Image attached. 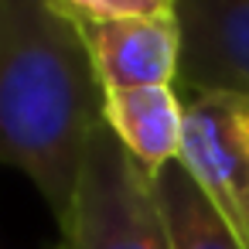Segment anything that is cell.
<instances>
[{
	"label": "cell",
	"instance_id": "277c9868",
	"mask_svg": "<svg viewBox=\"0 0 249 249\" xmlns=\"http://www.w3.org/2000/svg\"><path fill=\"white\" fill-rule=\"evenodd\" d=\"M178 92L249 96V0H178Z\"/></svg>",
	"mask_w": 249,
	"mask_h": 249
},
{
	"label": "cell",
	"instance_id": "52a82bcc",
	"mask_svg": "<svg viewBox=\"0 0 249 249\" xmlns=\"http://www.w3.org/2000/svg\"><path fill=\"white\" fill-rule=\"evenodd\" d=\"M154 188L174 249H242L208 198L198 191L191 174L181 167V160L154 174Z\"/></svg>",
	"mask_w": 249,
	"mask_h": 249
},
{
	"label": "cell",
	"instance_id": "6da1fadb",
	"mask_svg": "<svg viewBox=\"0 0 249 249\" xmlns=\"http://www.w3.org/2000/svg\"><path fill=\"white\" fill-rule=\"evenodd\" d=\"M99 126L103 89L79 28L45 0H0V164L38 188L58 225Z\"/></svg>",
	"mask_w": 249,
	"mask_h": 249
},
{
	"label": "cell",
	"instance_id": "8992f818",
	"mask_svg": "<svg viewBox=\"0 0 249 249\" xmlns=\"http://www.w3.org/2000/svg\"><path fill=\"white\" fill-rule=\"evenodd\" d=\"M103 123L147 174H160L181 154L184 99L174 86L109 89L103 92Z\"/></svg>",
	"mask_w": 249,
	"mask_h": 249
},
{
	"label": "cell",
	"instance_id": "ba28073f",
	"mask_svg": "<svg viewBox=\"0 0 249 249\" xmlns=\"http://www.w3.org/2000/svg\"><path fill=\"white\" fill-rule=\"evenodd\" d=\"M45 4L79 24H92V21H120V18H164L174 14L178 0H45Z\"/></svg>",
	"mask_w": 249,
	"mask_h": 249
},
{
	"label": "cell",
	"instance_id": "3957f363",
	"mask_svg": "<svg viewBox=\"0 0 249 249\" xmlns=\"http://www.w3.org/2000/svg\"><path fill=\"white\" fill-rule=\"evenodd\" d=\"M184 99L181 167L249 249V96L191 92Z\"/></svg>",
	"mask_w": 249,
	"mask_h": 249
},
{
	"label": "cell",
	"instance_id": "5b68a950",
	"mask_svg": "<svg viewBox=\"0 0 249 249\" xmlns=\"http://www.w3.org/2000/svg\"><path fill=\"white\" fill-rule=\"evenodd\" d=\"M79 35L103 92L178 86L181 31L174 14L92 21V24H79Z\"/></svg>",
	"mask_w": 249,
	"mask_h": 249
},
{
	"label": "cell",
	"instance_id": "7a4b0ae2",
	"mask_svg": "<svg viewBox=\"0 0 249 249\" xmlns=\"http://www.w3.org/2000/svg\"><path fill=\"white\" fill-rule=\"evenodd\" d=\"M55 249H174L147 174L106 130L92 133L69 218Z\"/></svg>",
	"mask_w": 249,
	"mask_h": 249
}]
</instances>
